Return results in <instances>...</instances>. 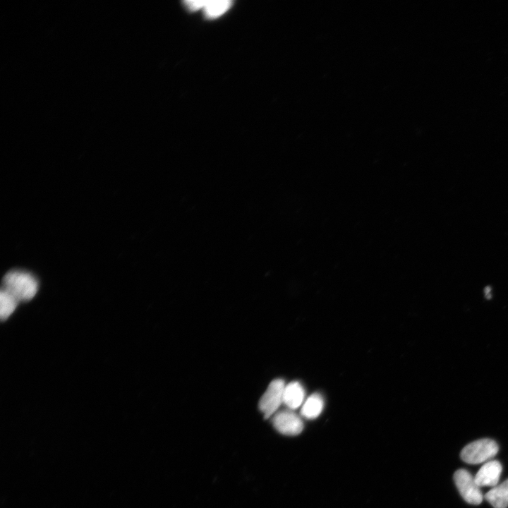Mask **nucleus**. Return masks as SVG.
Returning a JSON list of instances; mask_svg holds the SVG:
<instances>
[{
    "mask_svg": "<svg viewBox=\"0 0 508 508\" xmlns=\"http://www.w3.org/2000/svg\"><path fill=\"white\" fill-rule=\"evenodd\" d=\"M2 289L13 295L18 301L32 299L38 289V282L31 274L13 270L6 274L3 279Z\"/></svg>",
    "mask_w": 508,
    "mask_h": 508,
    "instance_id": "obj_1",
    "label": "nucleus"
},
{
    "mask_svg": "<svg viewBox=\"0 0 508 508\" xmlns=\"http://www.w3.org/2000/svg\"><path fill=\"white\" fill-rule=\"evenodd\" d=\"M499 450L498 445L491 439H480L465 446L461 452L462 461L470 464H478L494 457Z\"/></svg>",
    "mask_w": 508,
    "mask_h": 508,
    "instance_id": "obj_2",
    "label": "nucleus"
},
{
    "mask_svg": "<svg viewBox=\"0 0 508 508\" xmlns=\"http://www.w3.org/2000/svg\"><path fill=\"white\" fill-rule=\"evenodd\" d=\"M285 385L284 381L282 379L272 380L260 398L259 409L265 418L273 416L283 403Z\"/></svg>",
    "mask_w": 508,
    "mask_h": 508,
    "instance_id": "obj_3",
    "label": "nucleus"
},
{
    "mask_svg": "<svg viewBox=\"0 0 508 508\" xmlns=\"http://www.w3.org/2000/svg\"><path fill=\"white\" fill-rule=\"evenodd\" d=\"M454 481L460 495L466 502L474 505L482 502L483 497L481 490L468 471L461 468L455 471Z\"/></svg>",
    "mask_w": 508,
    "mask_h": 508,
    "instance_id": "obj_4",
    "label": "nucleus"
},
{
    "mask_svg": "<svg viewBox=\"0 0 508 508\" xmlns=\"http://www.w3.org/2000/svg\"><path fill=\"white\" fill-rule=\"evenodd\" d=\"M272 424L279 433L286 435H299L303 429V421L291 409L274 413Z\"/></svg>",
    "mask_w": 508,
    "mask_h": 508,
    "instance_id": "obj_5",
    "label": "nucleus"
},
{
    "mask_svg": "<svg viewBox=\"0 0 508 508\" xmlns=\"http://www.w3.org/2000/svg\"><path fill=\"white\" fill-rule=\"evenodd\" d=\"M502 471V467L500 461L497 460L488 461L476 474L475 482L479 487H495L499 481Z\"/></svg>",
    "mask_w": 508,
    "mask_h": 508,
    "instance_id": "obj_6",
    "label": "nucleus"
},
{
    "mask_svg": "<svg viewBox=\"0 0 508 508\" xmlns=\"http://www.w3.org/2000/svg\"><path fill=\"white\" fill-rule=\"evenodd\" d=\"M305 391L302 385L296 381L285 385L283 395V403L291 410L298 409L303 405Z\"/></svg>",
    "mask_w": 508,
    "mask_h": 508,
    "instance_id": "obj_7",
    "label": "nucleus"
},
{
    "mask_svg": "<svg viewBox=\"0 0 508 508\" xmlns=\"http://www.w3.org/2000/svg\"><path fill=\"white\" fill-rule=\"evenodd\" d=\"M485 499L494 508H507L508 507V479L488 491L485 495Z\"/></svg>",
    "mask_w": 508,
    "mask_h": 508,
    "instance_id": "obj_8",
    "label": "nucleus"
},
{
    "mask_svg": "<svg viewBox=\"0 0 508 508\" xmlns=\"http://www.w3.org/2000/svg\"><path fill=\"white\" fill-rule=\"evenodd\" d=\"M323 407L322 397L318 393H314L304 401L301 406V414L307 419L316 418L322 413Z\"/></svg>",
    "mask_w": 508,
    "mask_h": 508,
    "instance_id": "obj_9",
    "label": "nucleus"
},
{
    "mask_svg": "<svg viewBox=\"0 0 508 508\" xmlns=\"http://www.w3.org/2000/svg\"><path fill=\"white\" fill-rule=\"evenodd\" d=\"M18 300L10 293L1 289L0 293V316L2 320H6L17 307Z\"/></svg>",
    "mask_w": 508,
    "mask_h": 508,
    "instance_id": "obj_10",
    "label": "nucleus"
},
{
    "mask_svg": "<svg viewBox=\"0 0 508 508\" xmlns=\"http://www.w3.org/2000/svg\"><path fill=\"white\" fill-rule=\"evenodd\" d=\"M231 1L228 0L206 1L203 8L207 18H217L225 13L231 6Z\"/></svg>",
    "mask_w": 508,
    "mask_h": 508,
    "instance_id": "obj_11",
    "label": "nucleus"
},
{
    "mask_svg": "<svg viewBox=\"0 0 508 508\" xmlns=\"http://www.w3.org/2000/svg\"><path fill=\"white\" fill-rule=\"evenodd\" d=\"M184 3L190 11H194L202 8H203L205 5L206 1L190 0L186 1Z\"/></svg>",
    "mask_w": 508,
    "mask_h": 508,
    "instance_id": "obj_12",
    "label": "nucleus"
},
{
    "mask_svg": "<svg viewBox=\"0 0 508 508\" xmlns=\"http://www.w3.org/2000/svg\"><path fill=\"white\" fill-rule=\"evenodd\" d=\"M491 289L490 286H486L484 289L485 296L488 299H490L492 297Z\"/></svg>",
    "mask_w": 508,
    "mask_h": 508,
    "instance_id": "obj_13",
    "label": "nucleus"
}]
</instances>
